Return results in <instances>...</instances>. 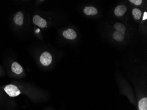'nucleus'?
Masks as SVG:
<instances>
[{
    "label": "nucleus",
    "instance_id": "1",
    "mask_svg": "<svg viewBox=\"0 0 147 110\" xmlns=\"http://www.w3.org/2000/svg\"><path fill=\"white\" fill-rule=\"evenodd\" d=\"M4 90L7 94L11 97H16L21 93L18 87L12 84L5 86L4 88Z\"/></svg>",
    "mask_w": 147,
    "mask_h": 110
},
{
    "label": "nucleus",
    "instance_id": "2",
    "mask_svg": "<svg viewBox=\"0 0 147 110\" xmlns=\"http://www.w3.org/2000/svg\"><path fill=\"white\" fill-rule=\"evenodd\" d=\"M41 63L44 66H49L51 64L52 61V57L50 53L45 52L41 55L40 58Z\"/></svg>",
    "mask_w": 147,
    "mask_h": 110
},
{
    "label": "nucleus",
    "instance_id": "3",
    "mask_svg": "<svg viewBox=\"0 0 147 110\" xmlns=\"http://www.w3.org/2000/svg\"><path fill=\"white\" fill-rule=\"evenodd\" d=\"M33 21L34 24L41 28H44L47 25L46 20L38 15H35L33 17Z\"/></svg>",
    "mask_w": 147,
    "mask_h": 110
},
{
    "label": "nucleus",
    "instance_id": "4",
    "mask_svg": "<svg viewBox=\"0 0 147 110\" xmlns=\"http://www.w3.org/2000/svg\"><path fill=\"white\" fill-rule=\"evenodd\" d=\"M63 35L64 38L70 40L74 39L77 37L76 33L72 29H68L67 30H64Z\"/></svg>",
    "mask_w": 147,
    "mask_h": 110
},
{
    "label": "nucleus",
    "instance_id": "5",
    "mask_svg": "<svg viewBox=\"0 0 147 110\" xmlns=\"http://www.w3.org/2000/svg\"><path fill=\"white\" fill-rule=\"evenodd\" d=\"M11 70L13 73L18 75L21 74L23 72V68L21 65L16 62H13L11 64Z\"/></svg>",
    "mask_w": 147,
    "mask_h": 110
},
{
    "label": "nucleus",
    "instance_id": "6",
    "mask_svg": "<svg viewBox=\"0 0 147 110\" xmlns=\"http://www.w3.org/2000/svg\"><path fill=\"white\" fill-rule=\"evenodd\" d=\"M127 10V8L124 5H119L116 7L115 9V14L117 16H121L124 14Z\"/></svg>",
    "mask_w": 147,
    "mask_h": 110
},
{
    "label": "nucleus",
    "instance_id": "7",
    "mask_svg": "<svg viewBox=\"0 0 147 110\" xmlns=\"http://www.w3.org/2000/svg\"><path fill=\"white\" fill-rule=\"evenodd\" d=\"M24 16L21 11H19L14 18V21L17 25L21 26L24 24Z\"/></svg>",
    "mask_w": 147,
    "mask_h": 110
},
{
    "label": "nucleus",
    "instance_id": "8",
    "mask_svg": "<svg viewBox=\"0 0 147 110\" xmlns=\"http://www.w3.org/2000/svg\"><path fill=\"white\" fill-rule=\"evenodd\" d=\"M84 12L85 14L87 16L95 15L98 11L97 9L93 7H86L84 9Z\"/></svg>",
    "mask_w": 147,
    "mask_h": 110
},
{
    "label": "nucleus",
    "instance_id": "9",
    "mask_svg": "<svg viewBox=\"0 0 147 110\" xmlns=\"http://www.w3.org/2000/svg\"><path fill=\"white\" fill-rule=\"evenodd\" d=\"M138 110H147V98L143 97L140 99L138 104Z\"/></svg>",
    "mask_w": 147,
    "mask_h": 110
},
{
    "label": "nucleus",
    "instance_id": "10",
    "mask_svg": "<svg viewBox=\"0 0 147 110\" xmlns=\"http://www.w3.org/2000/svg\"><path fill=\"white\" fill-rule=\"evenodd\" d=\"M116 30V31L119 33H121L124 35L125 33V26L121 23H116L114 26Z\"/></svg>",
    "mask_w": 147,
    "mask_h": 110
},
{
    "label": "nucleus",
    "instance_id": "11",
    "mask_svg": "<svg viewBox=\"0 0 147 110\" xmlns=\"http://www.w3.org/2000/svg\"><path fill=\"white\" fill-rule=\"evenodd\" d=\"M113 38L115 40L119 41V42H121L122 40H123L124 38V36L121 33L116 31L113 34Z\"/></svg>",
    "mask_w": 147,
    "mask_h": 110
},
{
    "label": "nucleus",
    "instance_id": "12",
    "mask_svg": "<svg viewBox=\"0 0 147 110\" xmlns=\"http://www.w3.org/2000/svg\"><path fill=\"white\" fill-rule=\"evenodd\" d=\"M133 16H134V18L136 20H139L142 16V12L140 10L138 9H133Z\"/></svg>",
    "mask_w": 147,
    "mask_h": 110
},
{
    "label": "nucleus",
    "instance_id": "13",
    "mask_svg": "<svg viewBox=\"0 0 147 110\" xmlns=\"http://www.w3.org/2000/svg\"><path fill=\"white\" fill-rule=\"evenodd\" d=\"M129 1L136 5H141L142 2V0H130Z\"/></svg>",
    "mask_w": 147,
    "mask_h": 110
},
{
    "label": "nucleus",
    "instance_id": "14",
    "mask_svg": "<svg viewBox=\"0 0 147 110\" xmlns=\"http://www.w3.org/2000/svg\"><path fill=\"white\" fill-rule=\"evenodd\" d=\"M147 18V12H144V14L143 18V20H146Z\"/></svg>",
    "mask_w": 147,
    "mask_h": 110
},
{
    "label": "nucleus",
    "instance_id": "15",
    "mask_svg": "<svg viewBox=\"0 0 147 110\" xmlns=\"http://www.w3.org/2000/svg\"><path fill=\"white\" fill-rule=\"evenodd\" d=\"M39 31H40V30L39 29H37V30H36V32H39Z\"/></svg>",
    "mask_w": 147,
    "mask_h": 110
}]
</instances>
